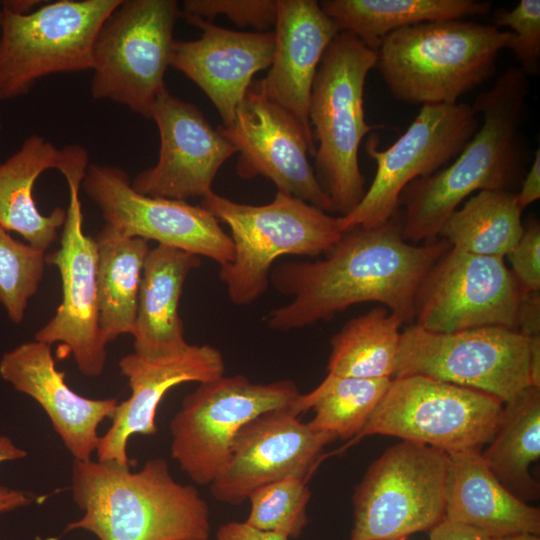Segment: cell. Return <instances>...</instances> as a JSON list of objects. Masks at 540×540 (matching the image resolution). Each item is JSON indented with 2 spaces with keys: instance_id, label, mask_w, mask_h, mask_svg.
Returning a JSON list of instances; mask_svg holds the SVG:
<instances>
[{
  "instance_id": "484cf974",
  "label": "cell",
  "mask_w": 540,
  "mask_h": 540,
  "mask_svg": "<svg viewBox=\"0 0 540 540\" xmlns=\"http://www.w3.org/2000/svg\"><path fill=\"white\" fill-rule=\"evenodd\" d=\"M68 147L57 148L45 138L33 134L0 164V227L21 235L32 247L45 252L63 227L66 210L56 207L42 214L33 198L37 178L48 169L60 170Z\"/></svg>"
},
{
  "instance_id": "f6af8a7d",
  "label": "cell",
  "mask_w": 540,
  "mask_h": 540,
  "mask_svg": "<svg viewBox=\"0 0 540 540\" xmlns=\"http://www.w3.org/2000/svg\"><path fill=\"white\" fill-rule=\"evenodd\" d=\"M490 540H540L539 535L535 534H513V535H507L502 537H494L490 538Z\"/></svg>"
},
{
  "instance_id": "5b68a950",
  "label": "cell",
  "mask_w": 540,
  "mask_h": 540,
  "mask_svg": "<svg viewBox=\"0 0 540 540\" xmlns=\"http://www.w3.org/2000/svg\"><path fill=\"white\" fill-rule=\"evenodd\" d=\"M376 62L377 51L341 31L326 48L312 85L308 117L318 141L315 174L340 216L350 213L366 192L360 144L370 131L383 128L368 124L364 112V85Z\"/></svg>"
},
{
  "instance_id": "bcb514c9",
  "label": "cell",
  "mask_w": 540,
  "mask_h": 540,
  "mask_svg": "<svg viewBox=\"0 0 540 540\" xmlns=\"http://www.w3.org/2000/svg\"><path fill=\"white\" fill-rule=\"evenodd\" d=\"M2 129H3V121H2V118L0 116V134L2 132Z\"/></svg>"
},
{
  "instance_id": "8d00e7d4",
  "label": "cell",
  "mask_w": 540,
  "mask_h": 540,
  "mask_svg": "<svg viewBox=\"0 0 540 540\" xmlns=\"http://www.w3.org/2000/svg\"><path fill=\"white\" fill-rule=\"evenodd\" d=\"M523 292L540 291V223L530 219L516 245L506 255Z\"/></svg>"
},
{
  "instance_id": "8992f818",
  "label": "cell",
  "mask_w": 540,
  "mask_h": 540,
  "mask_svg": "<svg viewBox=\"0 0 540 540\" xmlns=\"http://www.w3.org/2000/svg\"><path fill=\"white\" fill-rule=\"evenodd\" d=\"M200 205L230 228L234 259L220 265L219 278L238 306L250 305L266 292L277 258L317 256L342 235L337 217L278 190L264 205L238 203L212 190Z\"/></svg>"
},
{
  "instance_id": "30bf717a",
  "label": "cell",
  "mask_w": 540,
  "mask_h": 540,
  "mask_svg": "<svg viewBox=\"0 0 540 540\" xmlns=\"http://www.w3.org/2000/svg\"><path fill=\"white\" fill-rule=\"evenodd\" d=\"M503 405L484 392L426 376L395 377L351 443L380 434L447 454L481 451L499 424Z\"/></svg>"
},
{
  "instance_id": "83f0119b",
  "label": "cell",
  "mask_w": 540,
  "mask_h": 540,
  "mask_svg": "<svg viewBox=\"0 0 540 540\" xmlns=\"http://www.w3.org/2000/svg\"><path fill=\"white\" fill-rule=\"evenodd\" d=\"M323 11L341 31L377 51L381 40L399 29L424 22L467 19L490 13L479 0H324Z\"/></svg>"
},
{
  "instance_id": "9c48e42d",
  "label": "cell",
  "mask_w": 540,
  "mask_h": 540,
  "mask_svg": "<svg viewBox=\"0 0 540 540\" xmlns=\"http://www.w3.org/2000/svg\"><path fill=\"white\" fill-rule=\"evenodd\" d=\"M122 0H60L27 14L0 10V100L49 74L93 68L97 35Z\"/></svg>"
},
{
  "instance_id": "ee69618b",
  "label": "cell",
  "mask_w": 540,
  "mask_h": 540,
  "mask_svg": "<svg viewBox=\"0 0 540 540\" xmlns=\"http://www.w3.org/2000/svg\"><path fill=\"white\" fill-rule=\"evenodd\" d=\"M39 1L30 0H5L1 2L2 9L15 14H27L33 11V7Z\"/></svg>"
},
{
  "instance_id": "f546056e",
  "label": "cell",
  "mask_w": 540,
  "mask_h": 540,
  "mask_svg": "<svg viewBox=\"0 0 540 540\" xmlns=\"http://www.w3.org/2000/svg\"><path fill=\"white\" fill-rule=\"evenodd\" d=\"M403 324L397 315L382 306L352 318L330 340L328 374L392 379Z\"/></svg>"
},
{
  "instance_id": "7c38bea8",
  "label": "cell",
  "mask_w": 540,
  "mask_h": 540,
  "mask_svg": "<svg viewBox=\"0 0 540 540\" xmlns=\"http://www.w3.org/2000/svg\"><path fill=\"white\" fill-rule=\"evenodd\" d=\"M300 394L292 380L264 384L223 375L199 383L170 422L171 457L195 483L211 485L225 470L240 428L262 413L292 407Z\"/></svg>"
},
{
  "instance_id": "1f68e13d",
  "label": "cell",
  "mask_w": 540,
  "mask_h": 540,
  "mask_svg": "<svg viewBox=\"0 0 540 540\" xmlns=\"http://www.w3.org/2000/svg\"><path fill=\"white\" fill-rule=\"evenodd\" d=\"M391 378H355L327 374L311 392L300 394L293 404L299 415L314 410L309 426L337 439L355 438L386 393Z\"/></svg>"
},
{
  "instance_id": "277c9868",
  "label": "cell",
  "mask_w": 540,
  "mask_h": 540,
  "mask_svg": "<svg viewBox=\"0 0 540 540\" xmlns=\"http://www.w3.org/2000/svg\"><path fill=\"white\" fill-rule=\"evenodd\" d=\"M511 37L468 19L424 22L385 36L375 67L398 101L452 105L494 74Z\"/></svg>"
},
{
  "instance_id": "836d02e7",
  "label": "cell",
  "mask_w": 540,
  "mask_h": 540,
  "mask_svg": "<svg viewBox=\"0 0 540 540\" xmlns=\"http://www.w3.org/2000/svg\"><path fill=\"white\" fill-rule=\"evenodd\" d=\"M45 252L13 238L0 227V303L20 324L45 272Z\"/></svg>"
},
{
  "instance_id": "2e32d148",
  "label": "cell",
  "mask_w": 540,
  "mask_h": 540,
  "mask_svg": "<svg viewBox=\"0 0 540 540\" xmlns=\"http://www.w3.org/2000/svg\"><path fill=\"white\" fill-rule=\"evenodd\" d=\"M81 187L100 209L105 225L123 235L154 240L220 265L234 259L230 235L201 205L142 195L125 171L108 165H89Z\"/></svg>"
},
{
  "instance_id": "4dcf8cb0",
  "label": "cell",
  "mask_w": 540,
  "mask_h": 540,
  "mask_svg": "<svg viewBox=\"0 0 540 540\" xmlns=\"http://www.w3.org/2000/svg\"><path fill=\"white\" fill-rule=\"evenodd\" d=\"M522 211L516 192L482 190L446 219L439 236L467 253L504 258L523 233Z\"/></svg>"
},
{
  "instance_id": "d4e9b609",
  "label": "cell",
  "mask_w": 540,
  "mask_h": 540,
  "mask_svg": "<svg viewBox=\"0 0 540 540\" xmlns=\"http://www.w3.org/2000/svg\"><path fill=\"white\" fill-rule=\"evenodd\" d=\"M201 265L199 256L158 244L150 248L140 283L132 336L134 353L159 357L185 350L190 344L178 307L188 274Z\"/></svg>"
},
{
  "instance_id": "4fadbf2b",
  "label": "cell",
  "mask_w": 540,
  "mask_h": 540,
  "mask_svg": "<svg viewBox=\"0 0 540 540\" xmlns=\"http://www.w3.org/2000/svg\"><path fill=\"white\" fill-rule=\"evenodd\" d=\"M479 126L472 104L423 105L407 130L387 149H377L378 135H370L365 151L376 162L375 176L358 205L337 217L340 231L375 228L388 222L399 210L405 187L445 166Z\"/></svg>"
},
{
  "instance_id": "7a4b0ae2",
  "label": "cell",
  "mask_w": 540,
  "mask_h": 540,
  "mask_svg": "<svg viewBox=\"0 0 540 540\" xmlns=\"http://www.w3.org/2000/svg\"><path fill=\"white\" fill-rule=\"evenodd\" d=\"M528 76L509 67L472 104L482 124L449 166L408 184L399 198L400 225L406 241L437 239L446 219L475 191L515 192L531 157L522 131Z\"/></svg>"
},
{
  "instance_id": "f1b7e54d",
  "label": "cell",
  "mask_w": 540,
  "mask_h": 540,
  "mask_svg": "<svg viewBox=\"0 0 540 540\" xmlns=\"http://www.w3.org/2000/svg\"><path fill=\"white\" fill-rule=\"evenodd\" d=\"M480 452L485 464L513 495L539 498V483L530 465L540 457V388L529 387L504 403L499 424Z\"/></svg>"
},
{
  "instance_id": "b9f144b4",
  "label": "cell",
  "mask_w": 540,
  "mask_h": 540,
  "mask_svg": "<svg viewBox=\"0 0 540 540\" xmlns=\"http://www.w3.org/2000/svg\"><path fill=\"white\" fill-rule=\"evenodd\" d=\"M33 501L27 492L0 485V513L14 511L25 507Z\"/></svg>"
},
{
  "instance_id": "603a6c76",
  "label": "cell",
  "mask_w": 540,
  "mask_h": 540,
  "mask_svg": "<svg viewBox=\"0 0 540 540\" xmlns=\"http://www.w3.org/2000/svg\"><path fill=\"white\" fill-rule=\"evenodd\" d=\"M275 49L260 80L269 100L294 116L313 136L308 110L322 56L340 32L315 0H276Z\"/></svg>"
},
{
  "instance_id": "7bdbcfd3",
  "label": "cell",
  "mask_w": 540,
  "mask_h": 540,
  "mask_svg": "<svg viewBox=\"0 0 540 540\" xmlns=\"http://www.w3.org/2000/svg\"><path fill=\"white\" fill-rule=\"evenodd\" d=\"M27 452L18 447L11 438L0 435V463L23 459Z\"/></svg>"
},
{
  "instance_id": "3957f363",
  "label": "cell",
  "mask_w": 540,
  "mask_h": 540,
  "mask_svg": "<svg viewBox=\"0 0 540 540\" xmlns=\"http://www.w3.org/2000/svg\"><path fill=\"white\" fill-rule=\"evenodd\" d=\"M72 497L84 512L66 531L86 530L99 540H208L209 507L192 485L178 483L166 460L139 471L115 461L72 465Z\"/></svg>"
},
{
  "instance_id": "d6986e66",
  "label": "cell",
  "mask_w": 540,
  "mask_h": 540,
  "mask_svg": "<svg viewBox=\"0 0 540 540\" xmlns=\"http://www.w3.org/2000/svg\"><path fill=\"white\" fill-rule=\"evenodd\" d=\"M292 407L260 414L240 428L212 496L240 505L257 488L288 476L309 477L325 445L337 438L312 429Z\"/></svg>"
},
{
  "instance_id": "ffe728a7",
  "label": "cell",
  "mask_w": 540,
  "mask_h": 540,
  "mask_svg": "<svg viewBox=\"0 0 540 540\" xmlns=\"http://www.w3.org/2000/svg\"><path fill=\"white\" fill-rule=\"evenodd\" d=\"M122 375L128 379L131 395L118 403L108 430L100 436L97 461L130 464L127 443L134 434L157 432L155 417L165 394L187 382H206L224 375L221 352L211 345H189L185 350L166 356L145 357L136 353L119 361Z\"/></svg>"
},
{
  "instance_id": "cb8c5ba5",
  "label": "cell",
  "mask_w": 540,
  "mask_h": 540,
  "mask_svg": "<svg viewBox=\"0 0 540 540\" xmlns=\"http://www.w3.org/2000/svg\"><path fill=\"white\" fill-rule=\"evenodd\" d=\"M448 454L444 520L476 529L489 538L540 534V510L513 495L492 474L480 454Z\"/></svg>"
},
{
  "instance_id": "60d3db41",
  "label": "cell",
  "mask_w": 540,
  "mask_h": 540,
  "mask_svg": "<svg viewBox=\"0 0 540 540\" xmlns=\"http://www.w3.org/2000/svg\"><path fill=\"white\" fill-rule=\"evenodd\" d=\"M430 540H490L482 532L447 520H443L429 531Z\"/></svg>"
},
{
  "instance_id": "4316f807",
  "label": "cell",
  "mask_w": 540,
  "mask_h": 540,
  "mask_svg": "<svg viewBox=\"0 0 540 540\" xmlns=\"http://www.w3.org/2000/svg\"><path fill=\"white\" fill-rule=\"evenodd\" d=\"M97 250L98 326L107 345L133 334L148 241L123 235L108 225L94 238Z\"/></svg>"
},
{
  "instance_id": "5bb4252c",
  "label": "cell",
  "mask_w": 540,
  "mask_h": 540,
  "mask_svg": "<svg viewBox=\"0 0 540 540\" xmlns=\"http://www.w3.org/2000/svg\"><path fill=\"white\" fill-rule=\"evenodd\" d=\"M88 159L87 150L79 148L61 170L69 188V206L60 247L45 255V260L60 273L62 300L55 315L35 333L34 340L60 344L83 375L98 377L103 373L107 353L98 326L97 250L95 239L83 231L79 197Z\"/></svg>"
},
{
  "instance_id": "ab89813d",
  "label": "cell",
  "mask_w": 540,
  "mask_h": 540,
  "mask_svg": "<svg viewBox=\"0 0 540 540\" xmlns=\"http://www.w3.org/2000/svg\"><path fill=\"white\" fill-rule=\"evenodd\" d=\"M518 205L522 210L540 198V149H536L530 168L525 173L516 193Z\"/></svg>"
},
{
  "instance_id": "74e56055",
  "label": "cell",
  "mask_w": 540,
  "mask_h": 540,
  "mask_svg": "<svg viewBox=\"0 0 540 540\" xmlns=\"http://www.w3.org/2000/svg\"><path fill=\"white\" fill-rule=\"evenodd\" d=\"M516 330L530 338L540 337V291L522 293L517 309Z\"/></svg>"
},
{
  "instance_id": "6da1fadb",
  "label": "cell",
  "mask_w": 540,
  "mask_h": 540,
  "mask_svg": "<svg viewBox=\"0 0 540 540\" xmlns=\"http://www.w3.org/2000/svg\"><path fill=\"white\" fill-rule=\"evenodd\" d=\"M451 247L443 238L408 243L399 213L375 228L357 227L317 261L275 266L270 282L290 302L272 309L268 327L290 331L332 319L349 306L378 302L403 323H414L417 291L434 263Z\"/></svg>"
},
{
  "instance_id": "ba28073f",
  "label": "cell",
  "mask_w": 540,
  "mask_h": 540,
  "mask_svg": "<svg viewBox=\"0 0 540 540\" xmlns=\"http://www.w3.org/2000/svg\"><path fill=\"white\" fill-rule=\"evenodd\" d=\"M449 456L402 440L368 468L353 493L349 540H404L444 520Z\"/></svg>"
},
{
  "instance_id": "ac0fdd59",
  "label": "cell",
  "mask_w": 540,
  "mask_h": 540,
  "mask_svg": "<svg viewBox=\"0 0 540 540\" xmlns=\"http://www.w3.org/2000/svg\"><path fill=\"white\" fill-rule=\"evenodd\" d=\"M160 135L157 163L138 173L132 188L146 196L184 200L203 198L221 166L237 152L193 104L164 88L151 115Z\"/></svg>"
},
{
  "instance_id": "9a60e30c",
  "label": "cell",
  "mask_w": 540,
  "mask_h": 540,
  "mask_svg": "<svg viewBox=\"0 0 540 540\" xmlns=\"http://www.w3.org/2000/svg\"><path fill=\"white\" fill-rule=\"evenodd\" d=\"M522 293L504 258L451 246L417 291L413 324L437 333L490 326L516 330Z\"/></svg>"
},
{
  "instance_id": "44dd1931",
  "label": "cell",
  "mask_w": 540,
  "mask_h": 540,
  "mask_svg": "<svg viewBox=\"0 0 540 540\" xmlns=\"http://www.w3.org/2000/svg\"><path fill=\"white\" fill-rule=\"evenodd\" d=\"M185 19L202 30L191 41H174L170 65L192 80L217 109L223 126L232 123L253 76L270 67L273 32H240L192 16Z\"/></svg>"
},
{
  "instance_id": "52a82bcc",
  "label": "cell",
  "mask_w": 540,
  "mask_h": 540,
  "mask_svg": "<svg viewBox=\"0 0 540 540\" xmlns=\"http://www.w3.org/2000/svg\"><path fill=\"white\" fill-rule=\"evenodd\" d=\"M421 375L506 403L540 388V337L490 326L437 333L411 324L401 332L395 377Z\"/></svg>"
},
{
  "instance_id": "f35d334b",
  "label": "cell",
  "mask_w": 540,
  "mask_h": 540,
  "mask_svg": "<svg viewBox=\"0 0 540 540\" xmlns=\"http://www.w3.org/2000/svg\"><path fill=\"white\" fill-rule=\"evenodd\" d=\"M217 540H288V537L264 531L246 522H229L222 525L216 535Z\"/></svg>"
},
{
  "instance_id": "e575fe53",
  "label": "cell",
  "mask_w": 540,
  "mask_h": 540,
  "mask_svg": "<svg viewBox=\"0 0 540 540\" xmlns=\"http://www.w3.org/2000/svg\"><path fill=\"white\" fill-rule=\"evenodd\" d=\"M494 26L509 27L512 37L508 49L519 68L529 77L540 72V1L521 0L512 8H499L492 13Z\"/></svg>"
},
{
  "instance_id": "e0dca14e",
  "label": "cell",
  "mask_w": 540,
  "mask_h": 540,
  "mask_svg": "<svg viewBox=\"0 0 540 540\" xmlns=\"http://www.w3.org/2000/svg\"><path fill=\"white\" fill-rule=\"evenodd\" d=\"M219 131L239 152L236 171L243 179L263 176L288 193L327 213L333 205L308 160L315 141L302 124L267 98L260 80L252 83L234 120Z\"/></svg>"
},
{
  "instance_id": "7402d4cb",
  "label": "cell",
  "mask_w": 540,
  "mask_h": 540,
  "mask_svg": "<svg viewBox=\"0 0 540 540\" xmlns=\"http://www.w3.org/2000/svg\"><path fill=\"white\" fill-rule=\"evenodd\" d=\"M0 376L41 406L75 460H91L100 441L98 426L112 417L119 403L116 398L91 399L77 394L66 383L65 373L57 370L51 345L37 340L4 353Z\"/></svg>"
},
{
  "instance_id": "d590c367",
  "label": "cell",
  "mask_w": 540,
  "mask_h": 540,
  "mask_svg": "<svg viewBox=\"0 0 540 540\" xmlns=\"http://www.w3.org/2000/svg\"><path fill=\"white\" fill-rule=\"evenodd\" d=\"M181 15L206 21L225 15L238 26L261 32L275 24L276 0H186Z\"/></svg>"
},
{
  "instance_id": "8fae6325",
  "label": "cell",
  "mask_w": 540,
  "mask_h": 540,
  "mask_svg": "<svg viewBox=\"0 0 540 540\" xmlns=\"http://www.w3.org/2000/svg\"><path fill=\"white\" fill-rule=\"evenodd\" d=\"M180 15L174 0H122L95 41L92 97L151 118L155 101L166 88L164 77Z\"/></svg>"
},
{
  "instance_id": "d6a6232c",
  "label": "cell",
  "mask_w": 540,
  "mask_h": 540,
  "mask_svg": "<svg viewBox=\"0 0 540 540\" xmlns=\"http://www.w3.org/2000/svg\"><path fill=\"white\" fill-rule=\"evenodd\" d=\"M307 478L288 476L255 489L248 497L251 508L245 522L288 538L299 537L308 523L306 506L311 493Z\"/></svg>"
}]
</instances>
